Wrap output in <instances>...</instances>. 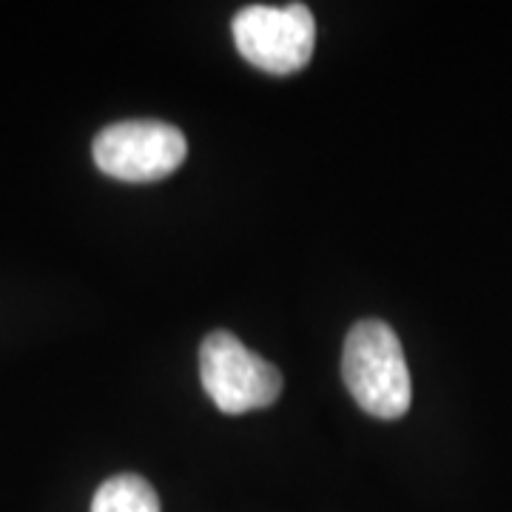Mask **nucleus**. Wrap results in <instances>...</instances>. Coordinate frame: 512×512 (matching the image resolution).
<instances>
[{"label": "nucleus", "instance_id": "obj_2", "mask_svg": "<svg viewBox=\"0 0 512 512\" xmlns=\"http://www.w3.org/2000/svg\"><path fill=\"white\" fill-rule=\"evenodd\" d=\"M200 379L228 416L268 407L282 393V373L228 330H214L200 345Z\"/></svg>", "mask_w": 512, "mask_h": 512}, {"label": "nucleus", "instance_id": "obj_3", "mask_svg": "<svg viewBox=\"0 0 512 512\" xmlns=\"http://www.w3.org/2000/svg\"><path fill=\"white\" fill-rule=\"evenodd\" d=\"M92 154L97 168L114 180L154 183L185 163L188 140L180 128L160 120H126L103 128Z\"/></svg>", "mask_w": 512, "mask_h": 512}, {"label": "nucleus", "instance_id": "obj_1", "mask_svg": "<svg viewBox=\"0 0 512 512\" xmlns=\"http://www.w3.org/2000/svg\"><path fill=\"white\" fill-rule=\"evenodd\" d=\"M342 376L356 404L382 421L402 419L413 402V384L396 330L379 319L350 328L342 356Z\"/></svg>", "mask_w": 512, "mask_h": 512}, {"label": "nucleus", "instance_id": "obj_5", "mask_svg": "<svg viewBox=\"0 0 512 512\" xmlns=\"http://www.w3.org/2000/svg\"><path fill=\"white\" fill-rule=\"evenodd\" d=\"M92 512H160V498L146 478L123 473L100 484Z\"/></svg>", "mask_w": 512, "mask_h": 512}, {"label": "nucleus", "instance_id": "obj_4", "mask_svg": "<svg viewBox=\"0 0 512 512\" xmlns=\"http://www.w3.org/2000/svg\"><path fill=\"white\" fill-rule=\"evenodd\" d=\"M239 55L268 74H293L308 66L316 46V23L305 3L248 6L234 18Z\"/></svg>", "mask_w": 512, "mask_h": 512}]
</instances>
